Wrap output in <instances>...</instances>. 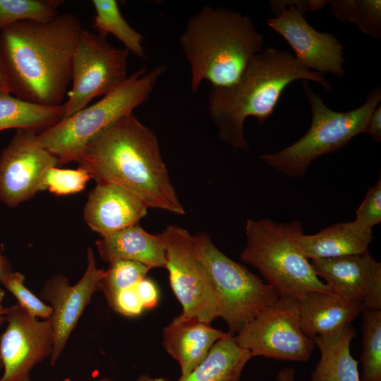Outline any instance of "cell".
Segmentation results:
<instances>
[{"label": "cell", "mask_w": 381, "mask_h": 381, "mask_svg": "<svg viewBox=\"0 0 381 381\" xmlns=\"http://www.w3.org/2000/svg\"><path fill=\"white\" fill-rule=\"evenodd\" d=\"M6 321L8 325L0 337L4 369L0 381H30L32 368L52 354V320H37L18 303L7 308Z\"/></svg>", "instance_id": "5bb4252c"}, {"label": "cell", "mask_w": 381, "mask_h": 381, "mask_svg": "<svg viewBox=\"0 0 381 381\" xmlns=\"http://www.w3.org/2000/svg\"><path fill=\"white\" fill-rule=\"evenodd\" d=\"M92 4L95 11L93 25L98 34L105 37L109 34L114 35L128 52L145 59L143 37L123 17L117 1L92 0Z\"/></svg>", "instance_id": "d4e9b609"}, {"label": "cell", "mask_w": 381, "mask_h": 381, "mask_svg": "<svg viewBox=\"0 0 381 381\" xmlns=\"http://www.w3.org/2000/svg\"><path fill=\"white\" fill-rule=\"evenodd\" d=\"M145 309H152L158 303L159 291L153 281L146 277L133 287Z\"/></svg>", "instance_id": "836d02e7"}, {"label": "cell", "mask_w": 381, "mask_h": 381, "mask_svg": "<svg viewBox=\"0 0 381 381\" xmlns=\"http://www.w3.org/2000/svg\"><path fill=\"white\" fill-rule=\"evenodd\" d=\"M97 183H112L131 192L146 206L183 215L157 138L133 113L96 137L75 159Z\"/></svg>", "instance_id": "7a4b0ae2"}, {"label": "cell", "mask_w": 381, "mask_h": 381, "mask_svg": "<svg viewBox=\"0 0 381 381\" xmlns=\"http://www.w3.org/2000/svg\"><path fill=\"white\" fill-rule=\"evenodd\" d=\"M135 381H169L163 377H152L148 374H143L139 376Z\"/></svg>", "instance_id": "f35d334b"}, {"label": "cell", "mask_w": 381, "mask_h": 381, "mask_svg": "<svg viewBox=\"0 0 381 381\" xmlns=\"http://www.w3.org/2000/svg\"><path fill=\"white\" fill-rule=\"evenodd\" d=\"M253 358L232 334L217 341L206 357L188 375L178 381H240L243 370Z\"/></svg>", "instance_id": "603a6c76"}, {"label": "cell", "mask_w": 381, "mask_h": 381, "mask_svg": "<svg viewBox=\"0 0 381 381\" xmlns=\"http://www.w3.org/2000/svg\"><path fill=\"white\" fill-rule=\"evenodd\" d=\"M82 28L76 15L68 12L49 22L23 21L1 31L10 94L40 105H61Z\"/></svg>", "instance_id": "6da1fadb"}, {"label": "cell", "mask_w": 381, "mask_h": 381, "mask_svg": "<svg viewBox=\"0 0 381 381\" xmlns=\"http://www.w3.org/2000/svg\"><path fill=\"white\" fill-rule=\"evenodd\" d=\"M63 381H71V380H69V379H65ZM97 381H111V380L108 379V378H102V379L97 380Z\"/></svg>", "instance_id": "b9f144b4"}, {"label": "cell", "mask_w": 381, "mask_h": 381, "mask_svg": "<svg viewBox=\"0 0 381 381\" xmlns=\"http://www.w3.org/2000/svg\"><path fill=\"white\" fill-rule=\"evenodd\" d=\"M87 260L86 270L76 284L70 286L66 277L55 275L45 283L40 293L53 310L50 317L53 327L52 365L58 361L70 334L104 275L105 270L96 266L91 248L87 250Z\"/></svg>", "instance_id": "2e32d148"}, {"label": "cell", "mask_w": 381, "mask_h": 381, "mask_svg": "<svg viewBox=\"0 0 381 381\" xmlns=\"http://www.w3.org/2000/svg\"><path fill=\"white\" fill-rule=\"evenodd\" d=\"M301 327L311 339L332 334L351 323L363 310L333 292L314 291L298 300Z\"/></svg>", "instance_id": "ffe728a7"}, {"label": "cell", "mask_w": 381, "mask_h": 381, "mask_svg": "<svg viewBox=\"0 0 381 381\" xmlns=\"http://www.w3.org/2000/svg\"><path fill=\"white\" fill-rule=\"evenodd\" d=\"M355 336V328L349 324L332 334L313 339L320 358L310 375V381H360L358 361L350 351Z\"/></svg>", "instance_id": "7402d4cb"}, {"label": "cell", "mask_w": 381, "mask_h": 381, "mask_svg": "<svg viewBox=\"0 0 381 381\" xmlns=\"http://www.w3.org/2000/svg\"><path fill=\"white\" fill-rule=\"evenodd\" d=\"M301 84L312 111L308 131L287 147L260 155L268 166L293 179L305 176L318 157L340 150L353 138L365 133L370 116L381 102V89L377 86L358 108L336 111L326 106L308 80H301Z\"/></svg>", "instance_id": "52a82bcc"}, {"label": "cell", "mask_w": 381, "mask_h": 381, "mask_svg": "<svg viewBox=\"0 0 381 381\" xmlns=\"http://www.w3.org/2000/svg\"><path fill=\"white\" fill-rule=\"evenodd\" d=\"M92 179L88 171L82 166L76 169L52 167L44 174L43 184L45 190L58 195L79 193Z\"/></svg>", "instance_id": "f546056e"}, {"label": "cell", "mask_w": 381, "mask_h": 381, "mask_svg": "<svg viewBox=\"0 0 381 381\" xmlns=\"http://www.w3.org/2000/svg\"><path fill=\"white\" fill-rule=\"evenodd\" d=\"M234 337L253 357L278 361L306 362L315 346L301 329L298 300L289 296H280Z\"/></svg>", "instance_id": "30bf717a"}, {"label": "cell", "mask_w": 381, "mask_h": 381, "mask_svg": "<svg viewBox=\"0 0 381 381\" xmlns=\"http://www.w3.org/2000/svg\"><path fill=\"white\" fill-rule=\"evenodd\" d=\"M109 306L116 311L128 317L140 315L145 310L133 287L117 294Z\"/></svg>", "instance_id": "d6a6232c"}, {"label": "cell", "mask_w": 381, "mask_h": 381, "mask_svg": "<svg viewBox=\"0 0 381 381\" xmlns=\"http://www.w3.org/2000/svg\"><path fill=\"white\" fill-rule=\"evenodd\" d=\"M7 309L5 311L0 312V325L6 321V314ZM3 369L2 363L0 358V370Z\"/></svg>", "instance_id": "ab89813d"}, {"label": "cell", "mask_w": 381, "mask_h": 381, "mask_svg": "<svg viewBox=\"0 0 381 381\" xmlns=\"http://www.w3.org/2000/svg\"><path fill=\"white\" fill-rule=\"evenodd\" d=\"M11 271L8 259L0 253V279Z\"/></svg>", "instance_id": "74e56055"}, {"label": "cell", "mask_w": 381, "mask_h": 381, "mask_svg": "<svg viewBox=\"0 0 381 381\" xmlns=\"http://www.w3.org/2000/svg\"><path fill=\"white\" fill-rule=\"evenodd\" d=\"M361 227L373 229L381 222V179L369 188L365 197L356 212L353 220Z\"/></svg>", "instance_id": "1f68e13d"}, {"label": "cell", "mask_w": 381, "mask_h": 381, "mask_svg": "<svg viewBox=\"0 0 381 381\" xmlns=\"http://www.w3.org/2000/svg\"><path fill=\"white\" fill-rule=\"evenodd\" d=\"M150 270L143 264L131 260H119L109 262L97 290L104 293L109 304L120 291L134 287L145 277Z\"/></svg>", "instance_id": "f1b7e54d"}, {"label": "cell", "mask_w": 381, "mask_h": 381, "mask_svg": "<svg viewBox=\"0 0 381 381\" xmlns=\"http://www.w3.org/2000/svg\"><path fill=\"white\" fill-rule=\"evenodd\" d=\"M25 276L13 272L6 274L0 282L17 298L18 303L31 315L35 318H49L53 313L52 308L41 301L23 284Z\"/></svg>", "instance_id": "4dcf8cb0"}, {"label": "cell", "mask_w": 381, "mask_h": 381, "mask_svg": "<svg viewBox=\"0 0 381 381\" xmlns=\"http://www.w3.org/2000/svg\"><path fill=\"white\" fill-rule=\"evenodd\" d=\"M166 70L165 64L140 68L95 104L37 133L38 143L58 159V165L75 162L101 133L148 99Z\"/></svg>", "instance_id": "8992f818"}, {"label": "cell", "mask_w": 381, "mask_h": 381, "mask_svg": "<svg viewBox=\"0 0 381 381\" xmlns=\"http://www.w3.org/2000/svg\"><path fill=\"white\" fill-rule=\"evenodd\" d=\"M333 16L343 23H353L360 30L378 40L381 37L380 0L329 1Z\"/></svg>", "instance_id": "4316f807"}, {"label": "cell", "mask_w": 381, "mask_h": 381, "mask_svg": "<svg viewBox=\"0 0 381 381\" xmlns=\"http://www.w3.org/2000/svg\"><path fill=\"white\" fill-rule=\"evenodd\" d=\"M193 236L197 255L216 291L218 317L226 322L231 334H237L280 296L273 286L224 254L207 234Z\"/></svg>", "instance_id": "ba28073f"}, {"label": "cell", "mask_w": 381, "mask_h": 381, "mask_svg": "<svg viewBox=\"0 0 381 381\" xmlns=\"http://www.w3.org/2000/svg\"><path fill=\"white\" fill-rule=\"evenodd\" d=\"M58 159L37 141V133L17 130L0 155V201L15 207L44 190L45 172Z\"/></svg>", "instance_id": "4fadbf2b"}, {"label": "cell", "mask_w": 381, "mask_h": 381, "mask_svg": "<svg viewBox=\"0 0 381 381\" xmlns=\"http://www.w3.org/2000/svg\"><path fill=\"white\" fill-rule=\"evenodd\" d=\"M129 52L110 44L99 34L81 28L72 62V87L63 104V119L105 96L128 78Z\"/></svg>", "instance_id": "9c48e42d"}, {"label": "cell", "mask_w": 381, "mask_h": 381, "mask_svg": "<svg viewBox=\"0 0 381 381\" xmlns=\"http://www.w3.org/2000/svg\"><path fill=\"white\" fill-rule=\"evenodd\" d=\"M179 43L196 92L204 81L212 88L235 83L262 50L263 36L249 14L206 5L188 20Z\"/></svg>", "instance_id": "277c9868"}, {"label": "cell", "mask_w": 381, "mask_h": 381, "mask_svg": "<svg viewBox=\"0 0 381 381\" xmlns=\"http://www.w3.org/2000/svg\"><path fill=\"white\" fill-rule=\"evenodd\" d=\"M229 333L181 313L164 328L162 345L179 364L181 377H185L203 361L212 346Z\"/></svg>", "instance_id": "ac0fdd59"}, {"label": "cell", "mask_w": 381, "mask_h": 381, "mask_svg": "<svg viewBox=\"0 0 381 381\" xmlns=\"http://www.w3.org/2000/svg\"><path fill=\"white\" fill-rule=\"evenodd\" d=\"M319 278L338 296L363 310H381V263L368 250L310 260Z\"/></svg>", "instance_id": "9a60e30c"}, {"label": "cell", "mask_w": 381, "mask_h": 381, "mask_svg": "<svg viewBox=\"0 0 381 381\" xmlns=\"http://www.w3.org/2000/svg\"><path fill=\"white\" fill-rule=\"evenodd\" d=\"M64 106H44L0 92V133L16 128L39 133L63 118Z\"/></svg>", "instance_id": "cb8c5ba5"}, {"label": "cell", "mask_w": 381, "mask_h": 381, "mask_svg": "<svg viewBox=\"0 0 381 381\" xmlns=\"http://www.w3.org/2000/svg\"><path fill=\"white\" fill-rule=\"evenodd\" d=\"M4 296V291L0 289V312L6 310L7 308L2 306V301Z\"/></svg>", "instance_id": "60d3db41"}, {"label": "cell", "mask_w": 381, "mask_h": 381, "mask_svg": "<svg viewBox=\"0 0 381 381\" xmlns=\"http://www.w3.org/2000/svg\"><path fill=\"white\" fill-rule=\"evenodd\" d=\"M100 258L105 262L131 260L150 269L166 268V249L160 235L133 225L96 241Z\"/></svg>", "instance_id": "d6986e66"}, {"label": "cell", "mask_w": 381, "mask_h": 381, "mask_svg": "<svg viewBox=\"0 0 381 381\" xmlns=\"http://www.w3.org/2000/svg\"><path fill=\"white\" fill-rule=\"evenodd\" d=\"M365 133L370 134L375 143L381 141V105L373 112Z\"/></svg>", "instance_id": "e575fe53"}, {"label": "cell", "mask_w": 381, "mask_h": 381, "mask_svg": "<svg viewBox=\"0 0 381 381\" xmlns=\"http://www.w3.org/2000/svg\"><path fill=\"white\" fill-rule=\"evenodd\" d=\"M296 370L291 367H286L280 370L276 375L277 381H296Z\"/></svg>", "instance_id": "d590c367"}, {"label": "cell", "mask_w": 381, "mask_h": 381, "mask_svg": "<svg viewBox=\"0 0 381 381\" xmlns=\"http://www.w3.org/2000/svg\"><path fill=\"white\" fill-rule=\"evenodd\" d=\"M297 80H311L332 90L322 75L275 47H266L254 56L233 85L212 87L207 109L220 139L235 149L249 151L243 133L246 119L253 116L263 124L273 114L284 90Z\"/></svg>", "instance_id": "3957f363"}, {"label": "cell", "mask_w": 381, "mask_h": 381, "mask_svg": "<svg viewBox=\"0 0 381 381\" xmlns=\"http://www.w3.org/2000/svg\"><path fill=\"white\" fill-rule=\"evenodd\" d=\"M0 92H9L7 75L0 52Z\"/></svg>", "instance_id": "8d00e7d4"}, {"label": "cell", "mask_w": 381, "mask_h": 381, "mask_svg": "<svg viewBox=\"0 0 381 381\" xmlns=\"http://www.w3.org/2000/svg\"><path fill=\"white\" fill-rule=\"evenodd\" d=\"M279 6L284 9L267 23L287 42L296 59L321 75L343 77L344 47L332 33L319 32L307 22L303 13L308 10V1L281 0Z\"/></svg>", "instance_id": "7c38bea8"}, {"label": "cell", "mask_w": 381, "mask_h": 381, "mask_svg": "<svg viewBox=\"0 0 381 381\" xmlns=\"http://www.w3.org/2000/svg\"><path fill=\"white\" fill-rule=\"evenodd\" d=\"M360 381H381V310H364Z\"/></svg>", "instance_id": "484cf974"}, {"label": "cell", "mask_w": 381, "mask_h": 381, "mask_svg": "<svg viewBox=\"0 0 381 381\" xmlns=\"http://www.w3.org/2000/svg\"><path fill=\"white\" fill-rule=\"evenodd\" d=\"M245 233L241 260L255 267L280 296L299 300L314 291L333 292L300 249L298 240L304 233L299 221L248 219Z\"/></svg>", "instance_id": "5b68a950"}, {"label": "cell", "mask_w": 381, "mask_h": 381, "mask_svg": "<svg viewBox=\"0 0 381 381\" xmlns=\"http://www.w3.org/2000/svg\"><path fill=\"white\" fill-rule=\"evenodd\" d=\"M147 207L135 195L112 183H97L89 194L83 214L87 226L101 237L138 224Z\"/></svg>", "instance_id": "e0dca14e"}, {"label": "cell", "mask_w": 381, "mask_h": 381, "mask_svg": "<svg viewBox=\"0 0 381 381\" xmlns=\"http://www.w3.org/2000/svg\"><path fill=\"white\" fill-rule=\"evenodd\" d=\"M63 0H0V32L23 21L46 23L54 19Z\"/></svg>", "instance_id": "83f0119b"}, {"label": "cell", "mask_w": 381, "mask_h": 381, "mask_svg": "<svg viewBox=\"0 0 381 381\" xmlns=\"http://www.w3.org/2000/svg\"><path fill=\"white\" fill-rule=\"evenodd\" d=\"M373 238V229L361 227L352 221L332 224L315 234H303L298 244L303 254L312 260L365 252Z\"/></svg>", "instance_id": "44dd1931"}, {"label": "cell", "mask_w": 381, "mask_h": 381, "mask_svg": "<svg viewBox=\"0 0 381 381\" xmlns=\"http://www.w3.org/2000/svg\"><path fill=\"white\" fill-rule=\"evenodd\" d=\"M160 235L166 249L170 285L182 306V313L211 323L218 317L216 291L197 255L193 236L174 224L168 225Z\"/></svg>", "instance_id": "8fae6325"}]
</instances>
